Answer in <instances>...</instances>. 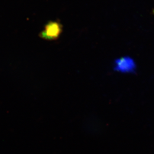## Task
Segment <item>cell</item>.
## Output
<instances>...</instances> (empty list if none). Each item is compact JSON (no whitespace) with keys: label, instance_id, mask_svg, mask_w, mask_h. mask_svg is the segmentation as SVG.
<instances>
[{"label":"cell","instance_id":"cell-2","mask_svg":"<svg viewBox=\"0 0 154 154\" xmlns=\"http://www.w3.org/2000/svg\"><path fill=\"white\" fill-rule=\"evenodd\" d=\"M137 66L134 60L128 57L118 58L114 63V69L122 73H133L136 70Z\"/></svg>","mask_w":154,"mask_h":154},{"label":"cell","instance_id":"cell-1","mask_svg":"<svg viewBox=\"0 0 154 154\" xmlns=\"http://www.w3.org/2000/svg\"><path fill=\"white\" fill-rule=\"evenodd\" d=\"M61 23L57 21H50L45 26L44 29L40 34V36L47 40H54L59 38L62 32Z\"/></svg>","mask_w":154,"mask_h":154}]
</instances>
